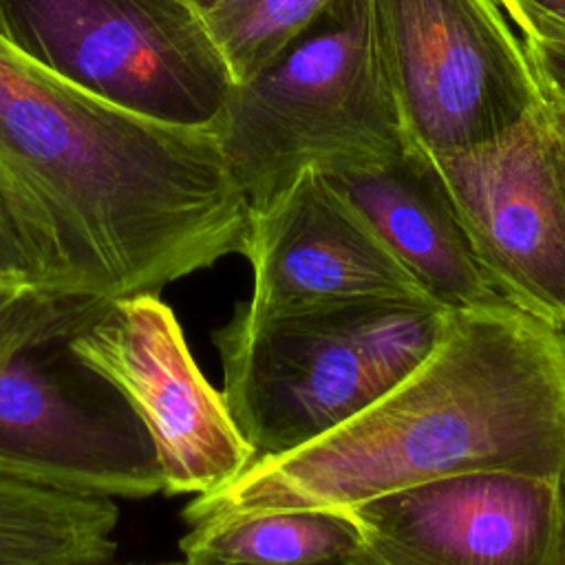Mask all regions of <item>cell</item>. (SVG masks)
<instances>
[{
    "instance_id": "obj_1",
    "label": "cell",
    "mask_w": 565,
    "mask_h": 565,
    "mask_svg": "<svg viewBox=\"0 0 565 565\" xmlns=\"http://www.w3.org/2000/svg\"><path fill=\"white\" fill-rule=\"evenodd\" d=\"M0 170L40 289L113 300L245 256L252 212L214 128L157 121L46 71L0 31Z\"/></svg>"
},
{
    "instance_id": "obj_2",
    "label": "cell",
    "mask_w": 565,
    "mask_h": 565,
    "mask_svg": "<svg viewBox=\"0 0 565 565\" xmlns=\"http://www.w3.org/2000/svg\"><path fill=\"white\" fill-rule=\"evenodd\" d=\"M490 470L565 472V331L508 300L448 311L430 353L373 404L300 448L254 459L181 516L351 510Z\"/></svg>"
},
{
    "instance_id": "obj_3",
    "label": "cell",
    "mask_w": 565,
    "mask_h": 565,
    "mask_svg": "<svg viewBox=\"0 0 565 565\" xmlns=\"http://www.w3.org/2000/svg\"><path fill=\"white\" fill-rule=\"evenodd\" d=\"M212 128L252 214L309 170L331 174L402 154L411 137L371 0H333L274 62L234 84Z\"/></svg>"
},
{
    "instance_id": "obj_4",
    "label": "cell",
    "mask_w": 565,
    "mask_h": 565,
    "mask_svg": "<svg viewBox=\"0 0 565 565\" xmlns=\"http://www.w3.org/2000/svg\"><path fill=\"white\" fill-rule=\"evenodd\" d=\"M446 316L426 300H353L269 318L236 307L212 342L221 393L254 459L300 448L364 411L430 353Z\"/></svg>"
},
{
    "instance_id": "obj_5",
    "label": "cell",
    "mask_w": 565,
    "mask_h": 565,
    "mask_svg": "<svg viewBox=\"0 0 565 565\" xmlns=\"http://www.w3.org/2000/svg\"><path fill=\"white\" fill-rule=\"evenodd\" d=\"M0 31L57 77L166 124L212 128L234 88L188 0H0Z\"/></svg>"
},
{
    "instance_id": "obj_6",
    "label": "cell",
    "mask_w": 565,
    "mask_h": 565,
    "mask_svg": "<svg viewBox=\"0 0 565 565\" xmlns=\"http://www.w3.org/2000/svg\"><path fill=\"white\" fill-rule=\"evenodd\" d=\"M382 60L415 146H479L543 102L499 0H371Z\"/></svg>"
},
{
    "instance_id": "obj_7",
    "label": "cell",
    "mask_w": 565,
    "mask_h": 565,
    "mask_svg": "<svg viewBox=\"0 0 565 565\" xmlns=\"http://www.w3.org/2000/svg\"><path fill=\"white\" fill-rule=\"evenodd\" d=\"M68 338L35 342L0 366V477L102 499L163 492L143 424Z\"/></svg>"
},
{
    "instance_id": "obj_8",
    "label": "cell",
    "mask_w": 565,
    "mask_h": 565,
    "mask_svg": "<svg viewBox=\"0 0 565 565\" xmlns=\"http://www.w3.org/2000/svg\"><path fill=\"white\" fill-rule=\"evenodd\" d=\"M490 285L565 331V117L543 99L472 148L430 154Z\"/></svg>"
},
{
    "instance_id": "obj_9",
    "label": "cell",
    "mask_w": 565,
    "mask_h": 565,
    "mask_svg": "<svg viewBox=\"0 0 565 565\" xmlns=\"http://www.w3.org/2000/svg\"><path fill=\"white\" fill-rule=\"evenodd\" d=\"M68 349L104 377L143 424L163 494L212 492L254 461L223 393L199 369L179 318L159 294L106 300L68 338Z\"/></svg>"
},
{
    "instance_id": "obj_10",
    "label": "cell",
    "mask_w": 565,
    "mask_h": 565,
    "mask_svg": "<svg viewBox=\"0 0 565 565\" xmlns=\"http://www.w3.org/2000/svg\"><path fill=\"white\" fill-rule=\"evenodd\" d=\"M358 525L353 565H565L558 481L466 472L347 510Z\"/></svg>"
},
{
    "instance_id": "obj_11",
    "label": "cell",
    "mask_w": 565,
    "mask_h": 565,
    "mask_svg": "<svg viewBox=\"0 0 565 565\" xmlns=\"http://www.w3.org/2000/svg\"><path fill=\"white\" fill-rule=\"evenodd\" d=\"M245 258L252 294L238 309L254 318L353 300L430 302L362 214L316 170L252 214Z\"/></svg>"
},
{
    "instance_id": "obj_12",
    "label": "cell",
    "mask_w": 565,
    "mask_h": 565,
    "mask_svg": "<svg viewBox=\"0 0 565 565\" xmlns=\"http://www.w3.org/2000/svg\"><path fill=\"white\" fill-rule=\"evenodd\" d=\"M362 214L424 296L446 311L505 298L483 274L433 157L415 146L384 163L324 174Z\"/></svg>"
},
{
    "instance_id": "obj_13",
    "label": "cell",
    "mask_w": 565,
    "mask_h": 565,
    "mask_svg": "<svg viewBox=\"0 0 565 565\" xmlns=\"http://www.w3.org/2000/svg\"><path fill=\"white\" fill-rule=\"evenodd\" d=\"M119 505L0 477V565H110Z\"/></svg>"
},
{
    "instance_id": "obj_14",
    "label": "cell",
    "mask_w": 565,
    "mask_h": 565,
    "mask_svg": "<svg viewBox=\"0 0 565 565\" xmlns=\"http://www.w3.org/2000/svg\"><path fill=\"white\" fill-rule=\"evenodd\" d=\"M179 541L185 556L232 565H316L349 561L360 532L347 510H271L185 521Z\"/></svg>"
},
{
    "instance_id": "obj_15",
    "label": "cell",
    "mask_w": 565,
    "mask_h": 565,
    "mask_svg": "<svg viewBox=\"0 0 565 565\" xmlns=\"http://www.w3.org/2000/svg\"><path fill=\"white\" fill-rule=\"evenodd\" d=\"M333 0H218L203 18L241 84L296 42Z\"/></svg>"
},
{
    "instance_id": "obj_16",
    "label": "cell",
    "mask_w": 565,
    "mask_h": 565,
    "mask_svg": "<svg viewBox=\"0 0 565 565\" xmlns=\"http://www.w3.org/2000/svg\"><path fill=\"white\" fill-rule=\"evenodd\" d=\"M104 302L53 294L35 285L0 282V366L35 342L73 335Z\"/></svg>"
},
{
    "instance_id": "obj_17",
    "label": "cell",
    "mask_w": 565,
    "mask_h": 565,
    "mask_svg": "<svg viewBox=\"0 0 565 565\" xmlns=\"http://www.w3.org/2000/svg\"><path fill=\"white\" fill-rule=\"evenodd\" d=\"M0 282L35 285V265L13 185L0 170ZM38 287V285H35Z\"/></svg>"
},
{
    "instance_id": "obj_18",
    "label": "cell",
    "mask_w": 565,
    "mask_h": 565,
    "mask_svg": "<svg viewBox=\"0 0 565 565\" xmlns=\"http://www.w3.org/2000/svg\"><path fill=\"white\" fill-rule=\"evenodd\" d=\"M543 99L565 113V35H521Z\"/></svg>"
},
{
    "instance_id": "obj_19",
    "label": "cell",
    "mask_w": 565,
    "mask_h": 565,
    "mask_svg": "<svg viewBox=\"0 0 565 565\" xmlns=\"http://www.w3.org/2000/svg\"><path fill=\"white\" fill-rule=\"evenodd\" d=\"M521 35H565V0H499Z\"/></svg>"
},
{
    "instance_id": "obj_20",
    "label": "cell",
    "mask_w": 565,
    "mask_h": 565,
    "mask_svg": "<svg viewBox=\"0 0 565 565\" xmlns=\"http://www.w3.org/2000/svg\"><path fill=\"white\" fill-rule=\"evenodd\" d=\"M188 565H232V563H223V561H216V558H210V556H185Z\"/></svg>"
},
{
    "instance_id": "obj_21",
    "label": "cell",
    "mask_w": 565,
    "mask_h": 565,
    "mask_svg": "<svg viewBox=\"0 0 565 565\" xmlns=\"http://www.w3.org/2000/svg\"><path fill=\"white\" fill-rule=\"evenodd\" d=\"M192 7H196L201 13H205L210 7H214L218 0H188Z\"/></svg>"
},
{
    "instance_id": "obj_22",
    "label": "cell",
    "mask_w": 565,
    "mask_h": 565,
    "mask_svg": "<svg viewBox=\"0 0 565 565\" xmlns=\"http://www.w3.org/2000/svg\"><path fill=\"white\" fill-rule=\"evenodd\" d=\"M124 565H188V561H161V563H124Z\"/></svg>"
},
{
    "instance_id": "obj_23",
    "label": "cell",
    "mask_w": 565,
    "mask_h": 565,
    "mask_svg": "<svg viewBox=\"0 0 565 565\" xmlns=\"http://www.w3.org/2000/svg\"><path fill=\"white\" fill-rule=\"evenodd\" d=\"M558 492H561V501H563V510H565V472L558 479Z\"/></svg>"
},
{
    "instance_id": "obj_24",
    "label": "cell",
    "mask_w": 565,
    "mask_h": 565,
    "mask_svg": "<svg viewBox=\"0 0 565 565\" xmlns=\"http://www.w3.org/2000/svg\"><path fill=\"white\" fill-rule=\"evenodd\" d=\"M316 565H353L351 561H327V563H316Z\"/></svg>"
},
{
    "instance_id": "obj_25",
    "label": "cell",
    "mask_w": 565,
    "mask_h": 565,
    "mask_svg": "<svg viewBox=\"0 0 565 565\" xmlns=\"http://www.w3.org/2000/svg\"><path fill=\"white\" fill-rule=\"evenodd\" d=\"M561 113H563V110H561ZM563 117H565V113H563Z\"/></svg>"
}]
</instances>
